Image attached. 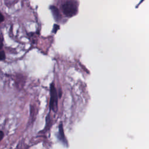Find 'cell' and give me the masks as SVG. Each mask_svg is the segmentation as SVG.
<instances>
[{
  "label": "cell",
  "instance_id": "1",
  "mask_svg": "<svg viewBox=\"0 0 149 149\" xmlns=\"http://www.w3.org/2000/svg\"><path fill=\"white\" fill-rule=\"evenodd\" d=\"M62 10L63 13L69 17H72L77 13V6L75 2L70 0L65 3L62 6Z\"/></svg>",
  "mask_w": 149,
  "mask_h": 149
},
{
  "label": "cell",
  "instance_id": "2",
  "mask_svg": "<svg viewBox=\"0 0 149 149\" xmlns=\"http://www.w3.org/2000/svg\"><path fill=\"white\" fill-rule=\"evenodd\" d=\"M50 94L51 98L49 102V108L51 109H52L54 112H56L58 108V96L54 83H52L51 84Z\"/></svg>",
  "mask_w": 149,
  "mask_h": 149
},
{
  "label": "cell",
  "instance_id": "3",
  "mask_svg": "<svg viewBox=\"0 0 149 149\" xmlns=\"http://www.w3.org/2000/svg\"><path fill=\"white\" fill-rule=\"evenodd\" d=\"M59 139L65 146H67V140L65 136L63 126L62 123L59 125Z\"/></svg>",
  "mask_w": 149,
  "mask_h": 149
},
{
  "label": "cell",
  "instance_id": "4",
  "mask_svg": "<svg viewBox=\"0 0 149 149\" xmlns=\"http://www.w3.org/2000/svg\"><path fill=\"white\" fill-rule=\"evenodd\" d=\"M49 8L51 10V12L53 15V16L55 19V20L56 21H58L60 20L61 19V15H60V13H59V11L58 10V9L55 6H49Z\"/></svg>",
  "mask_w": 149,
  "mask_h": 149
},
{
  "label": "cell",
  "instance_id": "5",
  "mask_svg": "<svg viewBox=\"0 0 149 149\" xmlns=\"http://www.w3.org/2000/svg\"><path fill=\"white\" fill-rule=\"evenodd\" d=\"M59 29V26L58 24H55L54 25V27H53V30H52V33H56V31Z\"/></svg>",
  "mask_w": 149,
  "mask_h": 149
},
{
  "label": "cell",
  "instance_id": "6",
  "mask_svg": "<svg viewBox=\"0 0 149 149\" xmlns=\"http://www.w3.org/2000/svg\"><path fill=\"white\" fill-rule=\"evenodd\" d=\"M5 58V54L4 51H0V60L1 61L4 60Z\"/></svg>",
  "mask_w": 149,
  "mask_h": 149
},
{
  "label": "cell",
  "instance_id": "7",
  "mask_svg": "<svg viewBox=\"0 0 149 149\" xmlns=\"http://www.w3.org/2000/svg\"><path fill=\"white\" fill-rule=\"evenodd\" d=\"M4 20V16L2 15V13L0 12V23Z\"/></svg>",
  "mask_w": 149,
  "mask_h": 149
},
{
  "label": "cell",
  "instance_id": "8",
  "mask_svg": "<svg viewBox=\"0 0 149 149\" xmlns=\"http://www.w3.org/2000/svg\"><path fill=\"white\" fill-rule=\"evenodd\" d=\"M3 136H4V134H3V132L0 130V141L2 140V139L3 137Z\"/></svg>",
  "mask_w": 149,
  "mask_h": 149
},
{
  "label": "cell",
  "instance_id": "9",
  "mask_svg": "<svg viewBox=\"0 0 149 149\" xmlns=\"http://www.w3.org/2000/svg\"><path fill=\"white\" fill-rule=\"evenodd\" d=\"M2 45H3V44L2 42H0V49H1V48L2 47Z\"/></svg>",
  "mask_w": 149,
  "mask_h": 149
}]
</instances>
